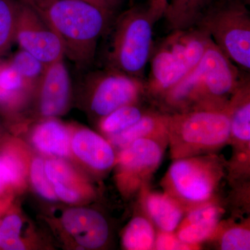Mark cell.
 Listing matches in <instances>:
<instances>
[{
	"label": "cell",
	"instance_id": "cell-1",
	"mask_svg": "<svg viewBox=\"0 0 250 250\" xmlns=\"http://www.w3.org/2000/svg\"><path fill=\"white\" fill-rule=\"evenodd\" d=\"M60 38L65 56L79 65L93 62L111 15L84 0H18Z\"/></svg>",
	"mask_w": 250,
	"mask_h": 250
},
{
	"label": "cell",
	"instance_id": "cell-2",
	"mask_svg": "<svg viewBox=\"0 0 250 250\" xmlns=\"http://www.w3.org/2000/svg\"><path fill=\"white\" fill-rule=\"evenodd\" d=\"M243 80L236 65L211 40L196 66L157 102L168 114L227 104Z\"/></svg>",
	"mask_w": 250,
	"mask_h": 250
},
{
	"label": "cell",
	"instance_id": "cell-3",
	"mask_svg": "<svg viewBox=\"0 0 250 250\" xmlns=\"http://www.w3.org/2000/svg\"><path fill=\"white\" fill-rule=\"evenodd\" d=\"M228 103L196 106L169 114L167 147L170 148L171 159L214 154L228 146Z\"/></svg>",
	"mask_w": 250,
	"mask_h": 250
},
{
	"label": "cell",
	"instance_id": "cell-4",
	"mask_svg": "<svg viewBox=\"0 0 250 250\" xmlns=\"http://www.w3.org/2000/svg\"><path fill=\"white\" fill-rule=\"evenodd\" d=\"M226 176L227 160L214 153L172 160L160 185L187 211L221 200L219 191Z\"/></svg>",
	"mask_w": 250,
	"mask_h": 250
},
{
	"label": "cell",
	"instance_id": "cell-5",
	"mask_svg": "<svg viewBox=\"0 0 250 250\" xmlns=\"http://www.w3.org/2000/svg\"><path fill=\"white\" fill-rule=\"evenodd\" d=\"M154 23L147 9L132 8L120 16L113 27L108 67L142 79L153 49Z\"/></svg>",
	"mask_w": 250,
	"mask_h": 250
},
{
	"label": "cell",
	"instance_id": "cell-6",
	"mask_svg": "<svg viewBox=\"0 0 250 250\" xmlns=\"http://www.w3.org/2000/svg\"><path fill=\"white\" fill-rule=\"evenodd\" d=\"M205 29L219 49L245 71L250 69V17L234 2L208 8L197 25Z\"/></svg>",
	"mask_w": 250,
	"mask_h": 250
},
{
	"label": "cell",
	"instance_id": "cell-7",
	"mask_svg": "<svg viewBox=\"0 0 250 250\" xmlns=\"http://www.w3.org/2000/svg\"><path fill=\"white\" fill-rule=\"evenodd\" d=\"M83 91L85 108L98 121L121 106L140 103L146 95V83L108 67L85 77Z\"/></svg>",
	"mask_w": 250,
	"mask_h": 250
},
{
	"label": "cell",
	"instance_id": "cell-8",
	"mask_svg": "<svg viewBox=\"0 0 250 250\" xmlns=\"http://www.w3.org/2000/svg\"><path fill=\"white\" fill-rule=\"evenodd\" d=\"M167 145L151 139H139L116 152L113 178L125 200L136 196L149 185L160 167Z\"/></svg>",
	"mask_w": 250,
	"mask_h": 250
},
{
	"label": "cell",
	"instance_id": "cell-9",
	"mask_svg": "<svg viewBox=\"0 0 250 250\" xmlns=\"http://www.w3.org/2000/svg\"><path fill=\"white\" fill-rule=\"evenodd\" d=\"M231 155L227 161V176L230 187L250 182V84L243 80L229 100Z\"/></svg>",
	"mask_w": 250,
	"mask_h": 250
},
{
	"label": "cell",
	"instance_id": "cell-10",
	"mask_svg": "<svg viewBox=\"0 0 250 250\" xmlns=\"http://www.w3.org/2000/svg\"><path fill=\"white\" fill-rule=\"evenodd\" d=\"M72 83L63 59L47 65L34 88L28 112L36 121L57 118L70 107Z\"/></svg>",
	"mask_w": 250,
	"mask_h": 250
},
{
	"label": "cell",
	"instance_id": "cell-11",
	"mask_svg": "<svg viewBox=\"0 0 250 250\" xmlns=\"http://www.w3.org/2000/svg\"><path fill=\"white\" fill-rule=\"evenodd\" d=\"M14 42L45 65L62 60L65 56L59 36L34 11L21 2Z\"/></svg>",
	"mask_w": 250,
	"mask_h": 250
},
{
	"label": "cell",
	"instance_id": "cell-12",
	"mask_svg": "<svg viewBox=\"0 0 250 250\" xmlns=\"http://www.w3.org/2000/svg\"><path fill=\"white\" fill-rule=\"evenodd\" d=\"M71 158L81 164L90 178L103 179L113 170L116 151L100 133L72 125Z\"/></svg>",
	"mask_w": 250,
	"mask_h": 250
},
{
	"label": "cell",
	"instance_id": "cell-13",
	"mask_svg": "<svg viewBox=\"0 0 250 250\" xmlns=\"http://www.w3.org/2000/svg\"><path fill=\"white\" fill-rule=\"evenodd\" d=\"M59 223L63 233L83 250L103 249L110 238L107 220L98 210L73 206L62 210Z\"/></svg>",
	"mask_w": 250,
	"mask_h": 250
},
{
	"label": "cell",
	"instance_id": "cell-14",
	"mask_svg": "<svg viewBox=\"0 0 250 250\" xmlns=\"http://www.w3.org/2000/svg\"><path fill=\"white\" fill-rule=\"evenodd\" d=\"M45 170L57 198L64 203L84 205L98 197L91 179L83 172L80 173L66 159L47 158Z\"/></svg>",
	"mask_w": 250,
	"mask_h": 250
},
{
	"label": "cell",
	"instance_id": "cell-15",
	"mask_svg": "<svg viewBox=\"0 0 250 250\" xmlns=\"http://www.w3.org/2000/svg\"><path fill=\"white\" fill-rule=\"evenodd\" d=\"M0 143V202L11 204L15 193L29 181L31 156L19 140L6 137Z\"/></svg>",
	"mask_w": 250,
	"mask_h": 250
},
{
	"label": "cell",
	"instance_id": "cell-16",
	"mask_svg": "<svg viewBox=\"0 0 250 250\" xmlns=\"http://www.w3.org/2000/svg\"><path fill=\"white\" fill-rule=\"evenodd\" d=\"M34 90L9 59L0 57V116L12 123L21 121L27 113Z\"/></svg>",
	"mask_w": 250,
	"mask_h": 250
},
{
	"label": "cell",
	"instance_id": "cell-17",
	"mask_svg": "<svg viewBox=\"0 0 250 250\" xmlns=\"http://www.w3.org/2000/svg\"><path fill=\"white\" fill-rule=\"evenodd\" d=\"M146 95L157 101L190 72L183 62L162 42L152 50Z\"/></svg>",
	"mask_w": 250,
	"mask_h": 250
},
{
	"label": "cell",
	"instance_id": "cell-18",
	"mask_svg": "<svg viewBox=\"0 0 250 250\" xmlns=\"http://www.w3.org/2000/svg\"><path fill=\"white\" fill-rule=\"evenodd\" d=\"M225 210L222 200L192 208L186 212L174 232L181 241L200 250L214 231Z\"/></svg>",
	"mask_w": 250,
	"mask_h": 250
},
{
	"label": "cell",
	"instance_id": "cell-19",
	"mask_svg": "<svg viewBox=\"0 0 250 250\" xmlns=\"http://www.w3.org/2000/svg\"><path fill=\"white\" fill-rule=\"evenodd\" d=\"M137 206L157 231L174 232L187 210L165 192L154 191L145 186L138 195Z\"/></svg>",
	"mask_w": 250,
	"mask_h": 250
},
{
	"label": "cell",
	"instance_id": "cell-20",
	"mask_svg": "<svg viewBox=\"0 0 250 250\" xmlns=\"http://www.w3.org/2000/svg\"><path fill=\"white\" fill-rule=\"evenodd\" d=\"M72 125L64 124L57 118L39 120L29 132L31 146L47 158L70 159Z\"/></svg>",
	"mask_w": 250,
	"mask_h": 250
},
{
	"label": "cell",
	"instance_id": "cell-21",
	"mask_svg": "<svg viewBox=\"0 0 250 250\" xmlns=\"http://www.w3.org/2000/svg\"><path fill=\"white\" fill-rule=\"evenodd\" d=\"M168 113L149 109L132 126L106 139L116 152L139 139L154 140L168 146Z\"/></svg>",
	"mask_w": 250,
	"mask_h": 250
},
{
	"label": "cell",
	"instance_id": "cell-22",
	"mask_svg": "<svg viewBox=\"0 0 250 250\" xmlns=\"http://www.w3.org/2000/svg\"><path fill=\"white\" fill-rule=\"evenodd\" d=\"M206 243L220 250H250V218L221 220Z\"/></svg>",
	"mask_w": 250,
	"mask_h": 250
},
{
	"label": "cell",
	"instance_id": "cell-23",
	"mask_svg": "<svg viewBox=\"0 0 250 250\" xmlns=\"http://www.w3.org/2000/svg\"><path fill=\"white\" fill-rule=\"evenodd\" d=\"M136 208L122 232V247L126 250H154L157 230L137 206Z\"/></svg>",
	"mask_w": 250,
	"mask_h": 250
},
{
	"label": "cell",
	"instance_id": "cell-24",
	"mask_svg": "<svg viewBox=\"0 0 250 250\" xmlns=\"http://www.w3.org/2000/svg\"><path fill=\"white\" fill-rule=\"evenodd\" d=\"M208 5V0H172L164 16L172 31L188 29L197 25Z\"/></svg>",
	"mask_w": 250,
	"mask_h": 250
},
{
	"label": "cell",
	"instance_id": "cell-25",
	"mask_svg": "<svg viewBox=\"0 0 250 250\" xmlns=\"http://www.w3.org/2000/svg\"><path fill=\"white\" fill-rule=\"evenodd\" d=\"M149 110L143 107L139 103L117 108L98 120L100 134L105 138L120 134L139 121Z\"/></svg>",
	"mask_w": 250,
	"mask_h": 250
},
{
	"label": "cell",
	"instance_id": "cell-26",
	"mask_svg": "<svg viewBox=\"0 0 250 250\" xmlns=\"http://www.w3.org/2000/svg\"><path fill=\"white\" fill-rule=\"evenodd\" d=\"M24 218L18 212L10 211L0 222V248L4 250H24L29 248L23 238Z\"/></svg>",
	"mask_w": 250,
	"mask_h": 250
},
{
	"label": "cell",
	"instance_id": "cell-27",
	"mask_svg": "<svg viewBox=\"0 0 250 250\" xmlns=\"http://www.w3.org/2000/svg\"><path fill=\"white\" fill-rule=\"evenodd\" d=\"M20 5L18 0H0V57L14 42Z\"/></svg>",
	"mask_w": 250,
	"mask_h": 250
},
{
	"label": "cell",
	"instance_id": "cell-28",
	"mask_svg": "<svg viewBox=\"0 0 250 250\" xmlns=\"http://www.w3.org/2000/svg\"><path fill=\"white\" fill-rule=\"evenodd\" d=\"M9 61L18 74L34 88L47 66L29 52L21 49Z\"/></svg>",
	"mask_w": 250,
	"mask_h": 250
},
{
	"label": "cell",
	"instance_id": "cell-29",
	"mask_svg": "<svg viewBox=\"0 0 250 250\" xmlns=\"http://www.w3.org/2000/svg\"><path fill=\"white\" fill-rule=\"evenodd\" d=\"M29 181L34 191L47 202L58 201L53 187L49 182L45 170V159L41 156L31 157L29 166Z\"/></svg>",
	"mask_w": 250,
	"mask_h": 250
},
{
	"label": "cell",
	"instance_id": "cell-30",
	"mask_svg": "<svg viewBox=\"0 0 250 250\" xmlns=\"http://www.w3.org/2000/svg\"><path fill=\"white\" fill-rule=\"evenodd\" d=\"M154 250H197L193 246L184 243L175 232L156 231Z\"/></svg>",
	"mask_w": 250,
	"mask_h": 250
},
{
	"label": "cell",
	"instance_id": "cell-31",
	"mask_svg": "<svg viewBox=\"0 0 250 250\" xmlns=\"http://www.w3.org/2000/svg\"><path fill=\"white\" fill-rule=\"evenodd\" d=\"M168 4V0H149L147 11L154 22L164 17Z\"/></svg>",
	"mask_w": 250,
	"mask_h": 250
},
{
	"label": "cell",
	"instance_id": "cell-32",
	"mask_svg": "<svg viewBox=\"0 0 250 250\" xmlns=\"http://www.w3.org/2000/svg\"><path fill=\"white\" fill-rule=\"evenodd\" d=\"M84 1H88V2L91 3V4L95 5V6H98V7L100 8V9L111 14V16L112 14H113L109 9H108L107 5L106 4V3L104 2V0H84Z\"/></svg>",
	"mask_w": 250,
	"mask_h": 250
},
{
	"label": "cell",
	"instance_id": "cell-33",
	"mask_svg": "<svg viewBox=\"0 0 250 250\" xmlns=\"http://www.w3.org/2000/svg\"><path fill=\"white\" fill-rule=\"evenodd\" d=\"M104 2L107 5L108 9H109L112 14H113L114 9H116L125 0H104Z\"/></svg>",
	"mask_w": 250,
	"mask_h": 250
},
{
	"label": "cell",
	"instance_id": "cell-34",
	"mask_svg": "<svg viewBox=\"0 0 250 250\" xmlns=\"http://www.w3.org/2000/svg\"><path fill=\"white\" fill-rule=\"evenodd\" d=\"M10 205L9 204L1 203L0 202V217L2 213H4L6 211L7 208H9Z\"/></svg>",
	"mask_w": 250,
	"mask_h": 250
},
{
	"label": "cell",
	"instance_id": "cell-35",
	"mask_svg": "<svg viewBox=\"0 0 250 250\" xmlns=\"http://www.w3.org/2000/svg\"><path fill=\"white\" fill-rule=\"evenodd\" d=\"M1 133H2V127H1V125H0V136H1Z\"/></svg>",
	"mask_w": 250,
	"mask_h": 250
}]
</instances>
